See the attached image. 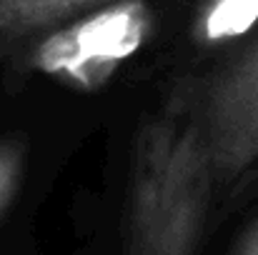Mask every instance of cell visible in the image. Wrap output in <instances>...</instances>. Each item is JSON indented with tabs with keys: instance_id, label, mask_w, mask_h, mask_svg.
Here are the masks:
<instances>
[{
	"instance_id": "5b68a950",
	"label": "cell",
	"mask_w": 258,
	"mask_h": 255,
	"mask_svg": "<svg viewBox=\"0 0 258 255\" xmlns=\"http://www.w3.org/2000/svg\"><path fill=\"white\" fill-rule=\"evenodd\" d=\"M28 163V140L23 135L0 138V218L8 213L23 185Z\"/></svg>"
},
{
	"instance_id": "52a82bcc",
	"label": "cell",
	"mask_w": 258,
	"mask_h": 255,
	"mask_svg": "<svg viewBox=\"0 0 258 255\" xmlns=\"http://www.w3.org/2000/svg\"><path fill=\"white\" fill-rule=\"evenodd\" d=\"M231 255H258V213L246 223V228L236 238Z\"/></svg>"
},
{
	"instance_id": "3957f363",
	"label": "cell",
	"mask_w": 258,
	"mask_h": 255,
	"mask_svg": "<svg viewBox=\"0 0 258 255\" xmlns=\"http://www.w3.org/2000/svg\"><path fill=\"white\" fill-rule=\"evenodd\" d=\"M216 190L258 163V33L211 73L183 80Z\"/></svg>"
},
{
	"instance_id": "6da1fadb",
	"label": "cell",
	"mask_w": 258,
	"mask_h": 255,
	"mask_svg": "<svg viewBox=\"0 0 258 255\" xmlns=\"http://www.w3.org/2000/svg\"><path fill=\"white\" fill-rule=\"evenodd\" d=\"M216 198L183 80L136 130L125 190V255H198Z\"/></svg>"
},
{
	"instance_id": "277c9868",
	"label": "cell",
	"mask_w": 258,
	"mask_h": 255,
	"mask_svg": "<svg viewBox=\"0 0 258 255\" xmlns=\"http://www.w3.org/2000/svg\"><path fill=\"white\" fill-rule=\"evenodd\" d=\"M118 0H0V63L38 35Z\"/></svg>"
},
{
	"instance_id": "8992f818",
	"label": "cell",
	"mask_w": 258,
	"mask_h": 255,
	"mask_svg": "<svg viewBox=\"0 0 258 255\" xmlns=\"http://www.w3.org/2000/svg\"><path fill=\"white\" fill-rule=\"evenodd\" d=\"M258 15V0H216L201 28L206 33V38H218L226 33H233L243 25L251 23V18Z\"/></svg>"
},
{
	"instance_id": "7a4b0ae2",
	"label": "cell",
	"mask_w": 258,
	"mask_h": 255,
	"mask_svg": "<svg viewBox=\"0 0 258 255\" xmlns=\"http://www.w3.org/2000/svg\"><path fill=\"white\" fill-rule=\"evenodd\" d=\"M151 30L153 15L143 0H118L38 35L10 60L78 90H95L146 43Z\"/></svg>"
}]
</instances>
